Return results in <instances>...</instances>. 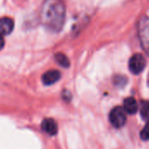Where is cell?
Here are the masks:
<instances>
[{
	"label": "cell",
	"instance_id": "5b68a950",
	"mask_svg": "<svg viewBox=\"0 0 149 149\" xmlns=\"http://www.w3.org/2000/svg\"><path fill=\"white\" fill-rule=\"evenodd\" d=\"M41 128L44 132H46L49 135H55L58 132L57 123L54 119L51 118H47L42 120Z\"/></svg>",
	"mask_w": 149,
	"mask_h": 149
},
{
	"label": "cell",
	"instance_id": "9c48e42d",
	"mask_svg": "<svg viewBox=\"0 0 149 149\" xmlns=\"http://www.w3.org/2000/svg\"><path fill=\"white\" fill-rule=\"evenodd\" d=\"M54 58H55V61H56L61 66H62V67L68 68V67L69 66V65H70V62H69L68 57H67L65 54H63V53H61V52L56 53V54L54 55Z\"/></svg>",
	"mask_w": 149,
	"mask_h": 149
},
{
	"label": "cell",
	"instance_id": "277c9868",
	"mask_svg": "<svg viewBox=\"0 0 149 149\" xmlns=\"http://www.w3.org/2000/svg\"><path fill=\"white\" fill-rule=\"evenodd\" d=\"M146 66V59L144 56L141 53H136L132 56L129 60V69L132 73L139 74L141 73Z\"/></svg>",
	"mask_w": 149,
	"mask_h": 149
},
{
	"label": "cell",
	"instance_id": "3957f363",
	"mask_svg": "<svg viewBox=\"0 0 149 149\" xmlns=\"http://www.w3.org/2000/svg\"><path fill=\"white\" fill-rule=\"evenodd\" d=\"M109 119L112 126L117 128H120L126 122V112L124 107H116L111 111Z\"/></svg>",
	"mask_w": 149,
	"mask_h": 149
},
{
	"label": "cell",
	"instance_id": "7c38bea8",
	"mask_svg": "<svg viewBox=\"0 0 149 149\" xmlns=\"http://www.w3.org/2000/svg\"><path fill=\"white\" fill-rule=\"evenodd\" d=\"M62 96H63V100H66V101H69L70 99H71V97H72L71 96V93L69 92H68V91H64L62 93Z\"/></svg>",
	"mask_w": 149,
	"mask_h": 149
},
{
	"label": "cell",
	"instance_id": "6da1fadb",
	"mask_svg": "<svg viewBox=\"0 0 149 149\" xmlns=\"http://www.w3.org/2000/svg\"><path fill=\"white\" fill-rule=\"evenodd\" d=\"M65 6L61 0H46L41 10V21L52 31H59L65 21Z\"/></svg>",
	"mask_w": 149,
	"mask_h": 149
},
{
	"label": "cell",
	"instance_id": "8fae6325",
	"mask_svg": "<svg viewBox=\"0 0 149 149\" xmlns=\"http://www.w3.org/2000/svg\"><path fill=\"white\" fill-rule=\"evenodd\" d=\"M141 138L143 141H149V121L141 132Z\"/></svg>",
	"mask_w": 149,
	"mask_h": 149
},
{
	"label": "cell",
	"instance_id": "30bf717a",
	"mask_svg": "<svg viewBox=\"0 0 149 149\" xmlns=\"http://www.w3.org/2000/svg\"><path fill=\"white\" fill-rule=\"evenodd\" d=\"M141 115L143 120L149 121V100H142L141 102Z\"/></svg>",
	"mask_w": 149,
	"mask_h": 149
},
{
	"label": "cell",
	"instance_id": "4fadbf2b",
	"mask_svg": "<svg viewBox=\"0 0 149 149\" xmlns=\"http://www.w3.org/2000/svg\"><path fill=\"white\" fill-rule=\"evenodd\" d=\"M4 46V39L3 38V35L0 34V50H2Z\"/></svg>",
	"mask_w": 149,
	"mask_h": 149
},
{
	"label": "cell",
	"instance_id": "7a4b0ae2",
	"mask_svg": "<svg viewBox=\"0 0 149 149\" xmlns=\"http://www.w3.org/2000/svg\"><path fill=\"white\" fill-rule=\"evenodd\" d=\"M138 30L141 45L149 56V17H143L140 19Z\"/></svg>",
	"mask_w": 149,
	"mask_h": 149
},
{
	"label": "cell",
	"instance_id": "8992f818",
	"mask_svg": "<svg viewBox=\"0 0 149 149\" xmlns=\"http://www.w3.org/2000/svg\"><path fill=\"white\" fill-rule=\"evenodd\" d=\"M61 72L57 70H50L42 75V82L46 86H50L56 83L61 79Z\"/></svg>",
	"mask_w": 149,
	"mask_h": 149
},
{
	"label": "cell",
	"instance_id": "52a82bcc",
	"mask_svg": "<svg viewBox=\"0 0 149 149\" xmlns=\"http://www.w3.org/2000/svg\"><path fill=\"white\" fill-rule=\"evenodd\" d=\"M14 28V22L11 17H2L0 18V34L9 35Z\"/></svg>",
	"mask_w": 149,
	"mask_h": 149
},
{
	"label": "cell",
	"instance_id": "ba28073f",
	"mask_svg": "<svg viewBox=\"0 0 149 149\" xmlns=\"http://www.w3.org/2000/svg\"><path fill=\"white\" fill-rule=\"evenodd\" d=\"M138 103L133 97L126 98L124 101V109L128 114H134L138 111Z\"/></svg>",
	"mask_w": 149,
	"mask_h": 149
}]
</instances>
